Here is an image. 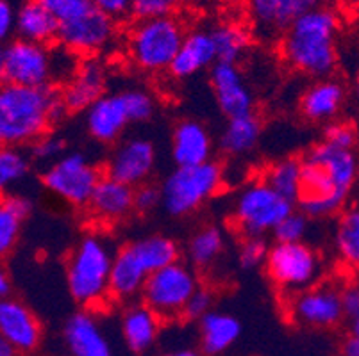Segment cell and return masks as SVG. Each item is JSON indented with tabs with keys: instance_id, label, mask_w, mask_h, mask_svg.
Returning a JSON list of instances; mask_svg holds the SVG:
<instances>
[{
	"instance_id": "cell-1",
	"label": "cell",
	"mask_w": 359,
	"mask_h": 356,
	"mask_svg": "<svg viewBox=\"0 0 359 356\" xmlns=\"http://www.w3.org/2000/svg\"><path fill=\"white\" fill-rule=\"evenodd\" d=\"M359 182V152L320 141L302 159L299 211L309 220L338 215Z\"/></svg>"
},
{
	"instance_id": "cell-2",
	"label": "cell",
	"mask_w": 359,
	"mask_h": 356,
	"mask_svg": "<svg viewBox=\"0 0 359 356\" xmlns=\"http://www.w3.org/2000/svg\"><path fill=\"white\" fill-rule=\"evenodd\" d=\"M339 15L327 6L306 9L286 29L280 55L286 66L313 78H329L338 66Z\"/></svg>"
},
{
	"instance_id": "cell-3",
	"label": "cell",
	"mask_w": 359,
	"mask_h": 356,
	"mask_svg": "<svg viewBox=\"0 0 359 356\" xmlns=\"http://www.w3.org/2000/svg\"><path fill=\"white\" fill-rule=\"evenodd\" d=\"M54 86L25 87L4 84L0 90V139L4 146L34 145L54 125L52 113L61 102Z\"/></svg>"
},
{
	"instance_id": "cell-4",
	"label": "cell",
	"mask_w": 359,
	"mask_h": 356,
	"mask_svg": "<svg viewBox=\"0 0 359 356\" xmlns=\"http://www.w3.org/2000/svg\"><path fill=\"white\" fill-rule=\"evenodd\" d=\"M116 251L99 234L79 241L67 260V287L81 308H99L111 298V269Z\"/></svg>"
},
{
	"instance_id": "cell-5",
	"label": "cell",
	"mask_w": 359,
	"mask_h": 356,
	"mask_svg": "<svg viewBox=\"0 0 359 356\" xmlns=\"http://www.w3.org/2000/svg\"><path fill=\"white\" fill-rule=\"evenodd\" d=\"M186 34L177 16L140 20L127 32V57L145 73L170 71Z\"/></svg>"
},
{
	"instance_id": "cell-6",
	"label": "cell",
	"mask_w": 359,
	"mask_h": 356,
	"mask_svg": "<svg viewBox=\"0 0 359 356\" xmlns=\"http://www.w3.org/2000/svg\"><path fill=\"white\" fill-rule=\"evenodd\" d=\"M224 168L217 161L186 168L177 166L161 184V207L174 218L194 214L202 205L213 200L224 187Z\"/></svg>"
},
{
	"instance_id": "cell-7",
	"label": "cell",
	"mask_w": 359,
	"mask_h": 356,
	"mask_svg": "<svg viewBox=\"0 0 359 356\" xmlns=\"http://www.w3.org/2000/svg\"><path fill=\"white\" fill-rule=\"evenodd\" d=\"M292 201L277 194L263 178L250 180L238 191L233 201V225L243 237H263L276 230L292 214Z\"/></svg>"
},
{
	"instance_id": "cell-8",
	"label": "cell",
	"mask_w": 359,
	"mask_h": 356,
	"mask_svg": "<svg viewBox=\"0 0 359 356\" xmlns=\"http://www.w3.org/2000/svg\"><path fill=\"white\" fill-rule=\"evenodd\" d=\"M264 269L270 282L286 299L316 285L324 271L322 257L306 243H276L270 246Z\"/></svg>"
},
{
	"instance_id": "cell-9",
	"label": "cell",
	"mask_w": 359,
	"mask_h": 356,
	"mask_svg": "<svg viewBox=\"0 0 359 356\" xmlns=\"http://www.w3.org/2000/svg\"><path fill=\"white\" fill-rule=\"evenodd\" d=\"M201 287L197 271L177 260L150 274L143 287L142 301L163 321H174L184 315L186 305Z\"/></svg>"
},
{
	"instance_id": "cell-10",
	"label": "cell",
	"mask_w": 359,
	"mask_h": 356,
	"mask_svg": "<svg viewBox=\"0 0 359 356\" xmlns=\"http://www.w3.org/2000/svg\"><path fill=\"white\" fill-rule=\"evenodd\" d=\"M104 175L106 173L84 153L72 152L47 166L41 175V184L55 198L81 208L88 207Z\"/></svg>"
},
{
	"instance_id": "cell-11",
	"label": "cell",
	"mask_w": 359,
	"mask_h": 356,
	"mask_svg": "<svg viewBox=\"0 0 359 356\" xmlns=\"http://www.w3.org/2000/svg\"><path fill=\"white\" fill-rule=\"evenodd\" d=\"M0 75L4 84L11 86H54L52 48L20 38L11 39L0 52Z\"/></svg>"
},
{
	"instance_id": "cell-12",
	"label": "cell",
	"mask_w": 359,
	"mask_h": 356,
	"mask_svg": "<svg viewBox=\"0 0 359 356\" xmlns=\"http://www.w3.org/2000/svg\"><path fill=\"white\" fill-rule=\"evenodd\" d=\"M286 315L293 325L315 329H331L345 319L341 285L318 282L286 299Z\"/></svg>"
},
{
	"instance_id": "cell-13",
	"label": "cell",
	"mask_w": 359,
	"mask_h": 356,
	"mask_svg": "<svg viewBox=\"0 0 359 356\" xmlns=\"http://www.w3.org/2000/svg\"><path fill=\"white\" fill-rule=\"evenodd\" d=\"M118 34V22L106 13L91 8L84 15L63 22L57 43L79 57H97V54L111 48Z\"/></svg>"
},
{
	"instance_id": "cell-14",
	"label": "cell",
	"mask_w": 359,
	"mask_h": 356,
	"mask_svg": "<svg viewBox=\"0 0 359 356\" xmlns=\"http://www.w3.org/2000/svg\"><path fill=\"white\" fill-rule=\"evenodd\" d=\"M154 143L145 137H130L120 143L106 162V175L130 187L147 184L156 169Z\"/></svg>"
},
{
	"instance_id": "cell-15",
	"label": "cell",
	"mask_w": 359,
	"mask_h": 356,
	"mask_svg": "<svg viewBox=\"0 0 359 356\" xmlns=\"http://www.w3.org/2000/svg\"><path fill=\"white\" fill-rule=\"evenodd\" d=\"M0 337L20 355H31L40 348L43 328L25 303L8 298L0 301Z\"/></svg>"
},
{
	"instance_id": "cell-16",
	"label": "cell",
	"mask_w": 359,
	"mask_h": 356,
	"mask_svg": "<svg viewBox=\"0 0 359 356\" xmlns=\"http://www.w3.org/2000/svg\"><path fill=\"white\" fill-rule=\"evenodd\" d=\"M215 102L227 120L254 113V94L233 63H217L210 71Z\"/></svg>"
},
{
	"instance_id": "cell-17",
	"label": "cell",
	"mask_w": 359,
	"mask_h": 356,
	"mask_svg": "<svg viewBox=\"0 0 359 356\" xmlns=\"http://www.w3.org/2000/svg\"><path fill=\"white\" fill-rule=\"evenodd\" d=\"M63 342L70 356H113L106 333L90 308L77 310L67 319Z\"/></svg>"
},
{
	"instance_id": "cell-18",
	"label": "cell",
	"mask_w": 359,
	"mask_h": 356,
	"mask_svg": "<svg viewBox=\"0 0 359 356\" xmlns=\"http://www.w3.org/2000/svg\"><path fill=\"white\" fill-rule=\"evenodd\" d=\"M84 118H86V130L91 139L102 145H113L118 141L127 127L133 123L122 91L104 94L84 113Z\"/></svg>"
},
{
	"instance_id": "cell-19",
	"label": "cell",
	"mask_w": 359,
	"mask_h": 356,
	"mask_svg": "<svg viewBox=\"0 0 359 356\" xmlns=\"http://www.w3.org/2000/svg\"><path fill=\"white\" fill-rule=\"evenodd\" d=\"M107 84V71L99 57H86L70 83L61 90L68 113H86L102 98Z\"/></svg>"
},
{
	"instance_id": "cell-20",
	"label": "cell",
	"mask_w": 359,
	"mask_h": 356,
	"mask_svg": "<svg viewBox=\"0 0 359 356\" xmlns=\"http://www.w3.org/2000/svg\"><path fill=\"white\" fill-rule=\"evenodd\" d=\"M136 211L135 187L104 175L88 204V212L95 221L115 225Z\"/></svg>"
},
{
	"instance_id": "cell-21",
	"label": "cell",
	"mask_w": 359,
	"mask_h": 356,
	"mask_svg": "<svg viewBox=\"0 0 359 356\" xmlns=\"http://www.w3.org/2000/svg\"><path fill=\"white\" fill-rule=\"evenodd\" d=\"M213 136L201 122L184 120L172 132V159L177 166H198L213 161Z\"/></svg>"
},
{
	"instance_id": "cell-22",
	"label": "cell",
	"mask_w": 359,
	"mask_h": 356,
	"mask_svg": "<svg viewBox=\"0 0 359 356\" xmlns=\"http://www.w3.org/2000/svg\"><path fill=\"white\" fill-rule=\"evenodd\" d=\"M347 98L345 86L336 78H320L300 97V114L313 123H332Z\"/></svg>"
},
{
	"instance_id": "cell-23",
	"label": "cell",
	"mask_w": 359,
	"mask_h": 356,
	"mask_svg": "<svg viewBox=\"0 0 359 356\" xmlns=\"http://www.w3.org/2000/svg\"><path fill=\"white\" fill-rule=\"evenodd\" d=\"M218 63L211 29H194L186 34L179 54L170 66V75L175 78H190L204 70H211Z\"/></svg>"
},
{
	"instance_id": "cell-24",
	"label": "cell",
	"mask_w": 359,
	"mask_h": 356,
	"mask_svg": "<svg viewBox=\"0 0 359 356\" xmlns=\"http://www.w3.org/2000/svg\"><path fill=\"white\" fill-rule=\"evenodd\" d=\"M163 319L143 301H133L122 313V335L133 353H147L156 344Z\"/></svg>"
},
{
	"instance_id": "cell-25",
	"label": "cell",
	"mask_w": 359,
	"mask_h": 356,
	"mask_svg": "<svg viewBox=\"0 0 359 356\" xmlns=\"http://www.w3.org/2000/svg\"><path fill=\"white\" fill-rule=\"evenodd\" d=\"M149 276L130 244L120 248L111 269V298L122 303H133L138 296L142 298Z\"/></svg>"
},
{
	"instance_id": "cell-26",
	"label": "cell",
	"mask_w": 359,
	"mask_h": 356,
	"mask_svg": "<svg viewBox=\"0 0 359 356\" xmlns=\"http://www.w3.org/2000/svg\"><path fill=\"white\" fill-rule=\"evenodd\" d=\"M302 0H249V15L256 31L263 36H276L306 11Z\"/></svg>"
},
{
	"instance_id": "cell-27",
	"label": "cell",
	"mask_w": 359,
	"mask_h": 356,
	"mask_svg": "<svg viewBox=\"0 0 359 356\" xmlns=\"http://www.w3.org/2000/svg\"><path fill=\"white\" fill-rule=\"evenodd\" d=\"M61 22L38 0H24L16 11V34L32 43L50 47L57 41Z\"/></svg>"
},
{
	"instance_id": "cell-28",
	"label": "cell",
	"mask_w": 359,
	"mask_h": 356,
	"mask_svg": "<svg viewBox=\"0 0 359 356\" xmlns=\"http://www.w3.org/2000/svg\"><path fill=\"white\" fill-rule=\"evenodd\" d=\"M332 246L341 266L352 274H359V204L348 205L338 214Z\"/></svg>"
},
{
	"instance_id": "cell-29",
	"label": "cell",
	"mask_w": 359,
	"mask_h": 356,
	"mask_svg": "<svg viewBox=\"0 0 359 356\" xmlns=\"http://www.w3.org/2000/svg\"><path fill=\"white\" fill-rule=\"evenodd\" d=\"M198 329H201L202 351L215 356L229 349L240 339L241 325L231 313L213 310L198 322Z\"/></svg>"
},
{
	"instance_id": "cell-30",
	"label": "cell",
	"mask_w": 359,
	"mask_h": 356,
	"mask_svg": "<svg viewBox=\"0 0 359 356\" xmlns=\"http://www.w3.org/2000/svg\"><path fill=\"white\" fill-rule=\"evenodd\" d=\"M261 130H263V123L254 113L233 118L222 130L218 145L225 155L243 157L254 152L261 139Z\"/></svg>"
},
{
	"instance_id": "cell-31",
	"label": "cell",
	"mask_w": 359,
	"mask_h": 356,
	"mask_svg": "<svg viewBox=\"0 0 359 356\" xmlns=\"http://www.w3.org/2000/svg\"><path fill=\"white\" fill-rule=\"evenodd\" d=\"M32 212V201L24 194H6L0 205V253L8 255L20 239L22 225Z\"/></svg>"
},
{
	"instance_id": "cell-32",
	"label": "cell",
	"mask_w": 359,
	"mask_h": 356,
	"mask_svg": "<svg viewBox=\"0 0 359 356\" xmlns=\"http://www.w3.org/2000/svg\"><path fill=\"white\" fill-rule=\"evenodd\" d=\"M225 248L224 232L208 225L195 232L186 246V259L194 269H208L222 257Z\"/></svg>"
},
{
	"instance_id": "cell-33",
	"label": "cell",
	"mask_w": 359,
	"mask_h": 356,
	"mask_svg": "<svg viewBox=\"0 0 359 356\" xmlns=\"http://www.w3.org/2000/svg\"><path fill=\"white\" fill-rule=\"evenodd\" d=\"M140 264L149 274L179 260V244L168 235H149L130 243Z\"/></svg>"
},
{
	"instance_id": "cell-34",
	"label": "cell",
	"mask_w": 359,
	"mask_h": 356,
	"mask_svg": "<svg viewBox=\"0 0 359 356\" xmlns=\"http://www.w3.org/2000/svg\"><path fill=\"white\" fill-rule=\"evenodd\" d=\"M277 194L297 204L302 192V161L297 157H285L263 171L261 176Z\"/></svg>"
},
{
	"instance_id": "cell-35",
	"label": "cell",
	"mask_w": 359,
	"mask_h": 356,
	"mask_svg": "<svg viewBox=\"0 0 359 356\" xmlns=\"http://www.w3.org/2000/svg\"><path fill=\"white\" fill-rule=\"evenodd\" d=\"M215 48H217L218 63L236 64L238 59L249 50L250 32L240 24H220L211 29Z\"/></svg>"
},
{
	"instance_id": "cell-36",
	"label": "cell",
	"mask_w": 359,
	"mask_h": 356,
	"mask_svg": "<svg viewBox=\"0 0 359 356\" xmlns=\"http://www.w3.org/2000/svg\"><path fill=\"white\" fill-rule=\"evenodd\" d=\"M31 171V161L18 146H4L0 152V187L8 191L20 184Z\"/></svg>"
},
{
	"instance_id": "cell-37",
	"label": "cell",
	"mask_w": 359,
	"mask_h": 356,
	"mask_svg": "<svg viewBox=\"0 0 359 356\" xmlns=\"http://www.w3.org/2000/svg\"><path fill=\"white\" fill-rule=\"evenodd\" d=\"M123 100H126L129 118L133 123H145L156 113V100L154 97L143 87H130V90L122 91Z\"/></svg>"
},
{
	"instance_id": "cell-38",
	"label": "cell",
	"mask_w": 359,
	"mask_h": 356,
	"mask_svg": "<svg viewBox=\"0 0 359 356\" xmlns=\"http://www.w3.org/2000/svg\"><path fill=\"white\" fill-rule=\"evenodd\" d=\"M182 4L184 0H133V18L140 22L177 16Z\"/></svg>"
},
{
	"instance_id": "cell-39",
	"label": "cell",
	"mask_w": 359,
	"mask_h": 356,
	"mask_svg": "<svg viewBox=\"0 0 359 356\" xmlns=\"http://www.w3.org/2000/svg\"><path fill=\"white\" fill-rule=\"evenodd\" d=\"M309 218L300 211H293L285 220L280 221L279 227L273 230V239L276 243H304V237L308 235Z\"/></svg>"
},
{
	"instance_id": "cell-40",
	"label": "cell",
	"mask_w": 359,
	"mask_h": 356,
	"mask_svg": "<svg viewBox=\"0 0 359 356\" xmlns=\"http://www.w3.org/2000/svg\"><path fill=\"white\" fill-rule=\"evenodd\" d=\"M324 141L341 150L359 148V129L351 122L327 123L324 130Z\"/></svg>"
},
{
	"instance_id": "cell-41",
	"label": "cell",
	"mask_w": 359,
	"mask_h": 356,
	"mask_svg": "<svg viewBox=\"0 0 359 356\" xmlns=\"http://www.w3.org/2000/svg\"><path fill=\"white\" fill-rule=\"evenodd\" d=\"M269 244L263 237H243L238 250V262L243 269H256L264 266L269 259Z\"/></svg>"
},
{
	"instance_id": "cell-42",
	"label": "cell",
	"mask_w": 359,
	"mask_h": 356,
	"mask_svg": "<svg viewBox=\"0 0 359 356\" xmlns=\"http://www.w3.org/2000/svg\"><path fill=\"white\" fill-rule=\"evenodd\" d=\"M31 153L32 157H34L36 161H41V162H48V164H52V162H55L57 159H61V157L65 155V146H67V143H65V139L61 136H57V134H45L43 137H40L38 141L34 143V145H31Z\"/></svg>"
},
{
	"instance_id": "cell-43",
	"label": "cell",
	"mask_w": 359,
	"mask_h": 356,
	"mask_svg": "<svg viewBox=\"0 0 359 356\" xmlns=\"http://www.w3.org/2000/svg\"><path fill=\"white\" fill-rule=\"evenodd\" d=\"M38 2L43 4L61 24L70 22L93 8L91 0H38Z\"/></svg>"
},
{
	"instance_id": "cell-44",
	"label": "cell",
	"mask_w": 359,
	"mask_h": 356,
	"mask_svg": "<svg viewBox=\"0 0 359 356\" xmlns=\"http://www.w3.org/2000/svg\"><path fill=\"white\" fill-rule=\"evenodd\" d=\"M213 292H211L210 289H205V287H201V289L191 296L188 305H186L184 315H182V318H184L186 321L201 322L208 313L213 312V310H211L213 308Z\"/></svg>"
},
{
	"instance_id": "cell-45",
	"label": "cell",
	"mask_w": 359,
	"mask_h": 356,
	"mask_svg": "<svg viewBox=\"0 0 359 356\" xmlns=\"http://www.w3.org/2000/svg\"><path fill=\"white\" fill-rule=\"evenodd\" d=\"M135 205L138 212H152L156 207L163 205L161 185H154L147 182L135 189Z\"/></svg>"
},
{
	"instance_id": "cell-46",
	"label": "cell",
	"mask_w": 359,
	"mask_h": 356,
	"mask_svg": "<svg viewBox=\"0 0 359 356\" xmlns=\"http://www.w3.org/2000/svg\"><path fill=\"white\" fill-rule=\"evenodd\" d=\"M341 285V303H344L345 318L352 319L359 315V274H354Z\"/></svg>"
},
{
	"instance_id": "cell-47",
	"label": "cell",
	"mask_w": 359,
	"mask_h": 356,
	"mask_svg": "<svg viewBox=\"0 0 359 356\" xmlns=\"http://www.w3.org/2000/svg\"><path fill=\"white\" fill-rule=\"evenodd\" d=\"M91 6L106 13L118 24L133 16V0H91Z\"/></svg>"
},
{
	"instance_id": "cell-48",
	"label": "cell",
	"mask_w": 359,
	"mask_h": 356,
	"mask_svg": "<svg viewBox=\"0 0 359 356\" xmlns=\"http://www.w3.org/2000/svg\"><path fill=\"white\" fill-rule=\"evenodd\" d=\"M16 11L11 0H0V38L8 39L16 32Z\"/></svg>"
},
{
	"instance_id": "cell-49",
	"label": "cell",
	"mask_w": 359,
	"mask_h": 356,
	"mask_svg": "<svg viewBox=\"0 0 359 356\" xmlns=\"http://www.w3.org/2000/svg\"><path fill=\"white\" fill-rule=\"evenodd\" d=\"M339 355L341 356H359V339L347 335V337L341 341L339 346Z\"/></svg>"
},
{
	"instance_id": "cell-50",
	"label": "cell",
	"mask_w": 359,
	"mask_h": 356,
	"mask_svg": "<svg viewBox=\"0 0 359 356\" xmlns=\"http://www.w3.org/2000/svg\"><path fill=\"white\" fill-rule=\"evenodd\" d=\"M11 280H9L8 273H6V269L0 271V296H2V299H8L11 298Z\"/></svg>"
},
{
	"instance_id": "cell-51",
	"label": "cell",
	"mask_w": 359,
	"mask_h": 356,
	"mask_svg": "<svg viewBox=\"0 0 359 356\" xmlns=\"http://www.w3.org/2000/svg\"><path fill=\"white\" fill-rule=\"evenodd\" d=\"M18 355H20V353L16 351V349L13 348L9 342H6L0 339V356H18Z\"/></svg>"
},
{
	"instance_id": "cell-52",
	"label": "cell",
	"mask_w": 359,
	"mask_h": 356,
	"mask_svg": "<svg viewBox=\"0 0 359 356\" xmlns=\"http://www.w3.org/2000/svg\"><path fill=\"white\" fill-rule=\"evenodd\" d=\"M348 335L359 339V315L348 319Z\"/></svg>"
},
{
	"instance_id": "cell-53",
	"label": "cell",
	"mask_w": 359,
	"mask_h": 356,
	"mask_svg": "<svg viewBox=\"0 0 359 356\" xmlns=\"http://www.w3.org/2000/svg\"><path fill=\"white\" fill-rule=\"evenodd\" d=\"M163 356H198V353L190 351V349H182V351H174V353H165Z\"/></svg>"
},
{
	"instance_id": "cell-54",
	"label": "cell",
	"mask_w": 359,
	"mask_h": 356,
	"mask_svg": "<svg viewBox=\"0 0 359 356\" xmlns=\"http://www.w3.org/2000/svg\"><path fill=\"white\" fill-rule=\"evenodd\" d=\"M302 2L306 4V8L311 9V8H316V6H320V2H322V0H302Z\"/></svg>"
},
{
	"instance_id": "cell-55",
	"label": "cell",
	"mask_w": 359,
	"mask_h": 356,
	"mask_svg": "<svg viewBox=\"0 0 359 356\" xmlns=\"http://www.w3.org/2000/svg\"><path fill=\"white\" fill-rule=\"evenodd\" d=\"M354 91H355V98H358V102H359V70H358V73H355V80H354Z\"/></svg>"
},
{
	"instance_id": "cell-56",
	"label": "cell",
	"mask_w": 359,
	"mask_h": 356,
	"mask_svg": "<svg viewBox=\"0 0 359 356\" xmlns=\"http://www.w3.org/2000/svg\"><path fill=\"white\" fill-rule=\"evenodd\" d=\"M65 356H70V355H65Z\"/></svg>"
},
{
	"instance_id": "cell-57",
	"label": "cell",
	"mask_w": 359,
	"mask_h": 356,
	"mask_svg": "<svg viewBox=\"0 0 359 356\" xmlns=\"http://www.w3.org/2000/svg\"><path fill=\"white\" fill-rule=\"evenodd\" d=\"M358 185H359V182H358Z\"/></svg>"
}]
</instances>
